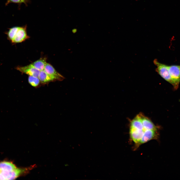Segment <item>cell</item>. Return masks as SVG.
Here are the masks:
<instances>
[{
    "mask_svg": "<svg viewBox=\"0 0 180 180\" xmlns=\"http://www.w3.org/2000/svg\"><path fill=\"white\" fill-rule=\"evenodd\" d=\"M24 170L17 168L11 162L6 161L0 162V180L15 179Z\"/></svg>",
    "mask_w": 180,
    "mask_h": 180,
    "instance_id": "6da1fadb",
    "label": "cell"
},
{
    "mask_svg": "<svg viewBox=\"0 0 180 180\" xmlns=\"http://www.w3.org/2000/svg\"><path fill=\"white\" fill-rule=\"evenodd\" d=\"M168 67L172 80L171 84L174 88L176 90L180 82V65H168Z\"/></svg>",
    "mask_w": 180,
    "mask_h": 180,
    "instance_id": "7a4b0ae2",
    "label": "cell"
},
{
    "mask_svg": "<svg viewBox=\"0 0 180 180\" xmlns=\"http://www.w3.org/2000/svg\"><path fill=\"white\" fill-rule=\"evenodd\" d=\"M154 63L156 66V72L162 78L171 84L172 80L168 71V65L159 62L156 59L154 60Z\"/></svg>",
    "mask_w": 180,
    "mask_h": 180,
    "instance_id": "3957f363",
    "label": "cell"
},
{
    "mask_svg": "<svg viewBox=\"0 0 180 180\" xmlns=\"http://www.w3.org/2000/svg\"><path fill=\"white\" fill-rule=\"evenodd\" d=\"M26 26L20 27L10 42L13 44L22 42L30 38L26 32Z\"/></svg>",
    "mask_w": 180,
    "mask_h": 180,
    "instance_id": "277c9868",
    "label": "cell"
},
{
    "mask_svg": "<svg viewBox=\"0 0 180 180\" xmlns=\"http://www.w3.org/2000/svg\"><path fill=\"white\" fill-rule=\"evenodd\" d=\"M44 70L51 78L52 81H62L64 79L62 76L50 64L46 63Z\"/></svg>",
    "mask_w": 180,
    "mask_h": 180,
    "instance_id": "5b68a950",
    "label": "cell"
},
{
    "mask_svg": "<svg viewBox=\"0 0 180 180\" xmlns=\"http://www.w3.org/2000/svg\"><path fill=\"white\" fill-rule=\"evenodd\" d=\"M145 130H139L130 126V138L138 147V144L143 135Z\"/></svg>",
    "mask_w": 180,
    "mask_h": 180,
    "instance_id": "8992f818",
    "label": "cell"
},
{
    "mask_svg": "<svg viewBox=\"0 0 180 180\" xmlns=\"http://www.w3.org/2000/svg\"><path fill=\"white\" fill-rule=\"evenodd\" d=\"M16 68L22 74L38 78L40 71L35 68L31 64L24 66H18Z\"/></svg>",
    "mask_w": 180,
    "mask_h": 180,
    "instance_id": "52a82bcc",
    "label": "cell"
},
{
    "mask_svg": "<svg viewBox=\"0 0 180 180\" xmlns=\"http://www.w3.org/2000/svg\"><path fill=\"white\" fill-rule=\"evenodd\" d=\"M158 134L157 130H145L138 146L153 139H157Z\"/></svg>",
    "mask_w": 180,
    "mask_h": 180,
    "instance_id": "ba28073f",
    "label": "cell"
},
{
    "mask_svg": "<svg viewBox=\"0 0 180 180\" xmlns=\"http://www.w3.org/2000/svg\"><path fill=\"white\" fill-rule=\"evenodd\" d=\"M143 129L145 130H157L156 126L148 118L141 114Z\"/></svg>",
    "mask_w": 180,
    "mask_h": 180,
    "instance_id": "9c48e42d",
    "label": "cell"
},
{
    "mask_svg": "<svg viewBox=\"0 0 180 180\" xmlns=\"http://www.w3.org/2000/svg\"><path fill=\"white\" fill-rule=\"evenodd\" d=\"M130 126L139 130L143 129L141 114L137 115L131 121Z\"/></svg>",
    "mask_w": 180,
    "mask_h": 180,
    "instance_id": "30bf717a",
    "label": "cell"
},
{
    "mask_svg": "<svg viewBox=\"0 0 180 180\" xmlns=\"http://www.w3.org/2000/svg\"><path fill=\"white\" fill-rule=\"evenodd\" d=\"M46 58H41L31 64L35 68L40 71L44 70L46 63Z\"/></svg>",
    "mask_w": 180,
    "mask_h": 180,
    "instance_id": "8fae6325",
    "label": "cell"
},
{
    "mask_svg": "<svg viewBox=\"0 0 180 180\" xmlns=\"http://www.w3.org/2000/svg\"><path fill=\"white\" fill-rule=\"evenodd\" d=\"M38 78L42 83L44 84L52 81L44 70L40 71Z\"/></svg>",
    "mask_w": 180,
    "mask_h": 180,
    "instance_id": "7c38bea8",
    "label": "cell"
},
{
    "mask_svg": "<svg viewBox=\"0 0 180 180\" xmlns=\"http://www.w3.org/2000/svg\"><path fill=\"white\" fill-rule=\"evenodd\" d=\"M20 27L15 26L10 28L6 34L8 40L10 42L14 38L16 33L20 28Z\"/></svg>",
    "mask_w": 180,
    "mask_h": 180,
    "instance_id": "4fadbf2b",
    "label": "cell"
},
{
    "mask_svg": "<svg viewBox=\"0 0 180 180\" xmlns=\"http://www.w3.org/2000/svg\"><path fill=\"white\" fill-rule=\"evenodd\" d=\"M28 82L31 86L34 87L38 86L40 82L38 77L32 76H29Z\"/></svg>",
    "mask_w": 180,
    "mask_h": 180,
    "instance_id": "5bb4252c",
    "label": "cell"
},
{
    "mask_svg": "<svg viewBox=\"0 0 180 180\" xmlns=\"http://www.w3.org/2000/svg\"><path fill=\"white\" fill-rule=\"evenodd\" d=\"M10 2L14 3H24L26 4L28 0H8Z\"/></svg>",
    "mask_w": 180,
    "mask_h": 180,
    "instance_id": "9a60e30c",
    "label": "cell"
}]
</instances>
